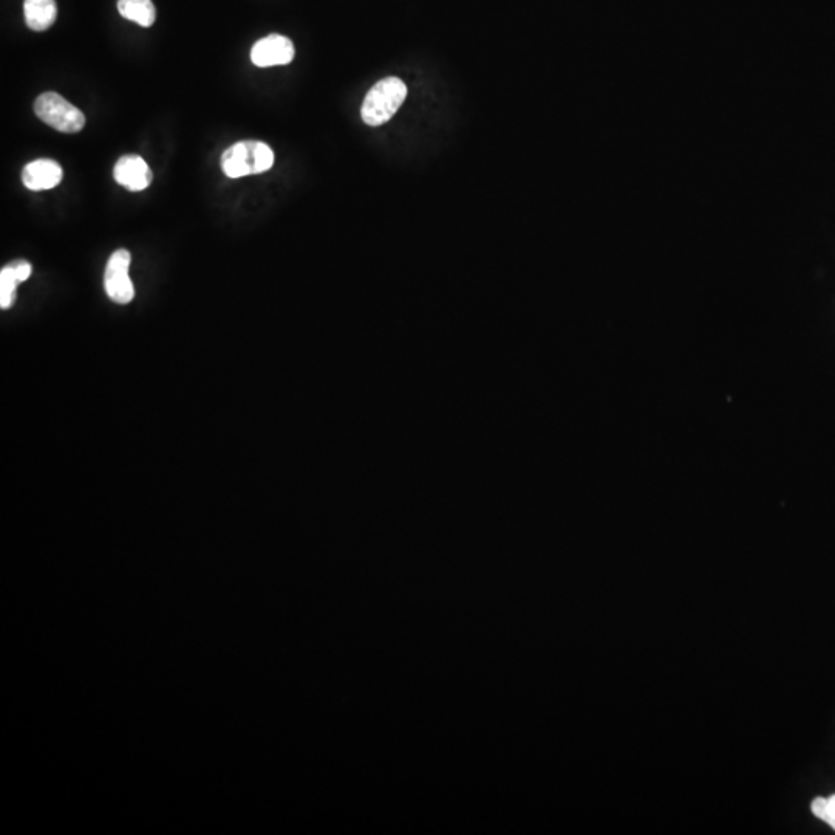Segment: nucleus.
I'll use <instances>...</instances> for the list:
<instances>
[{
	"label": "nucleus",
	"mask_w": 835,
	"mask_h": 835,
	"mask_svg": "<svg viewBox=\"0 0 835 835\" xmlns=\"http://www.w3.org/2000/svg\"><path fill=\"white\" fill-rule=\"evenodd\" d=\"M812 814L828 823L835 831V795L829 798L818 797L812 801Z\"/></svg>",
	"instance_id": "11"
},
{
	"label": "nucleus",
	"mask_w": 835,
	"mask_h": 835,
	"mask_svg": "<svg viewBox=\"0 0 835 835\" xmlns=\"http://www.w3.org/2000/svg\"><path fill=\"white\" fill-rule=\"evenodd\" d=\"M35 113L42 123L62 133H78L86 126V116L59 93L45 92L35 101Z\"/></svg>",
	"instance_id": "3"
},
{
	"label": "nucleus",
	"mask_w": 835,
	"mask_h": 835,
	"mask_svg": "<svg viewBox=\"0 0 835 835\" xmlns=\"http://www.w3.org/2000/svg\"><path fill=\"white\" fill-rule=\"evenodd\" d=\"M294 55H296V50L291 39L282 35H270L254 44L251 50V61L260 69H268L276 65L290 64L293 62Z\"/></svg>",
	"instance_id": "5"
},
{
	"label": "nucleus",
	"mask_w": 835,
	"mask_h": 835,
	"mask_svg": "<svg viewBox=\"0 0 835 835\" xmlns=\"http://www.w3.org/2000/svg\"><path fill=\"white\" fill-rule=\"evenodd\" d=\"M130 263L132 256L127 249H116L107 262L104 288L109 299L115 304H130L135 297V288L129 277Z\"/></svg>",
	"instance_id": "4"
},
{
	"label": "nucleus",
	"mask_w": 835,
	"mask_h": 835,
	"mask_svg": "<svg viewBox=\"0 0 835 835\" xmlns=\"http://www.w3.org/2000/svg\"><path fill=\"white\" fill-rule=\"evenodd\" d=\"M33 273V266L27 260H14L0 271V308L8 310L16 299V288Z\"/></svg>",
	"instance_id": "8"
},
{
	"label": "nucleus",
	"mask_w": 835,
	"mask_h": 835,
	"mask_svg": "<svg viewBox=\"0 0 835 835\" xmlns=\"http://www.w3.org/2000/svg\"><path fill=\"white\" fill-rule=\"evenodd\" d=\"M220 164L229 178L263 174L273 167L274 152L262 141H239L223 152Z\"/></svg>",
	"instance_id": "2"
},
{
	"label": "nucleus",
	"mask_w": 835,
	"mask_h": 835,
	"mask_svg": "<svg viewBox=\"0 0 835 835\" xmlns=\"http://www.w3.org/2000/svg\"><path fill=\"white\" fill-rule=\"evenodd\" d=\"M407 98V86L399 78H386L376 82L365 96L361 118L367 126L378 127L392 120Z\"/></svg>",
	"instance_id": "1"
},
{
	"label": "nucleus",
	"mask_w": 835,
	"mask_h": 835,
	"mask_svg": "<svg viewBox=\"0 0 835 835\" xmlns=\"http://www.w3.org/2000/svg\"><path fill=\"white\" fill-rule=\"evenodd\" d=\"M116 183L132 192H141L149 188L154 180L149 164L140 155H123L116 161L113 169Z\"/></svg>",
	"instance_id": "6"
},
{
	"label": "nucleus",
	"mask_w": 835,
	"mask_h": 835,
	"mask_svg": "<svg viewBox=\"0 0 835 835\" xmlns=\"http://www.w3.org/2000/svg\"><path fill=\"white\" fill-rule=\"evenodd\" d=\"M118 11L127 21L141 27H152L157 19V8L152 0H118Z\"/></svg>",
	"instance_id": "10"
},
{
	"label": "nucleus",
	"mask_w": 835,
	"mask_h": 835,
	"mask_svg": "<svg viewBox=\"0 0 835 835\" xmlns=\"http://www.w3.org/2000/svg\"><path fill=\"white\" fill-rule=\"evenodd\" d=\"M62 181L61 164L53 160L31 161L22 171V183L30 191H50Z\"/></svg>",
	"instance_id": "7"
},
{
	"label": "nucleus",
	"mask_w": 835,
	"mask_h": 835,
	"mask_svg": "<svg viewBox=\"0 0 835 835\" xmlns=\"http://www.w3.org/2000/svg\"><path fill=\"white\" fill-rule=\"evenodd\" d=\"M25 22L33 31H45L52 27L58 18L56 0H25Z\"/></svg>",
	"instance_id": "9"
}]
</instances>
